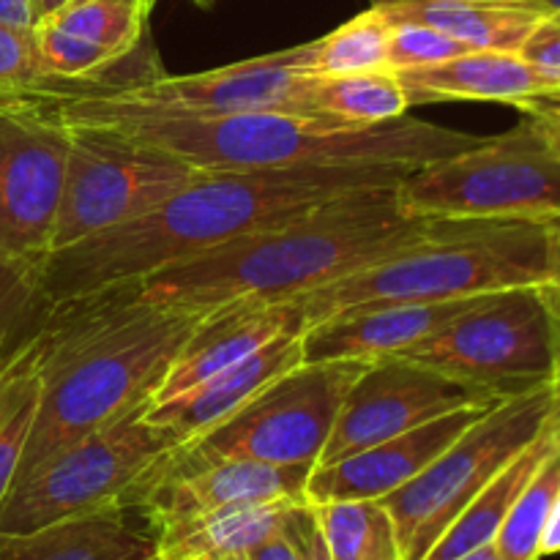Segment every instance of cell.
Returning <instances> with one entry per match:
<instances>
[{
    "label": "cell",
    "instance_id": "1",
    "mask_svg": "<svg viewBox=\"0 0 560 560\" xmlns=\"http://www.w3.org/2000/svg\"><path fill=\"white\" fill-rule=\"evenodd\" d=\"M408 167H299L202 173L145 217L104 230L42 266L44 310L142 282L217 246L301 217L323 202L399 186Z\"/></svg>",
    "mask_w": 560,
    "mask_h": 560
},
{
    "label": "cell",
    "instance_id": "2",
    "mask_svg": "<svg viewBox=\"0 0 560 560\" xmlns=\"http://www.w3.org/2000/svg\"><path fill=\"white\" fill-rule=\"evenodd\" d=\"M63 124L98 126L186 159L202 173L299 167H424L476 145L481 135L419 118L348 124L312 113L175 115L131 107L71 82L42 98Z\"/></svg>",
    "mask_w": 560,
    "mask_h": 560
},
{
    "label": "cell",
    "instance_id": "3",
    "mask_svg": "<svg viewBox=\"0 0 560 560\" xmlns=\"http://www.w3.org/2000/svg\"><path fill=\"white\" fill-rule=\"evenodd\" d=\"M441 222L405 213L397 186L355 191L173 262L131 290L153 304L202 312L233 301L299 299L424 241Z\"/></svg>",
    "mask_w": 560,
    "mask_h": 560
},
{
    "label": "cell",
    "instance_id": "4",
    "mask_svg": "<svg viewBox=\"0 0 560 560\" xmlns=\"http://www.w3.org/2000/svg\"><path fill=\"white\" fill-rule=\"evenodd\" d=\"M202 315L140 299L131 284L47 310L38 408L14 481L66 443L148 402Z\"/></svg>",
    "mask_w": 560,
    "mask_h": 560
},
{
    "label": "cell",
    "instance_id": "5",
    "mask_svg": "<svg viewBox=\"0 0 560 560\" xmlns=\"http://www.w3.org/2000/svg\"><path fill=\"white\" fill-rule=\"evenodd\" d=\"M545 222L528 219H443L424 241L405 246L350 277L299 295L304 326L348 310L421 304L545 284Z\"/></svg>",
    "mask_w": 560,
    "mask_h": 560
},
{
    "label": "cell",
    "instance_id": "6",
    "mask_svg": "<svg viewBox=\"0 0 560 560\" xmlns=\"http://www.w3.org/2000/svg\"><path fill=\"white\" fill-rule=\"evenodd\" d=\"M151 399L109 424L66 443L11 485L0 503V536L63 520L137 509L178 435L148 419Z\"/></svg>",
    "mask_w": 560,
    "mask_h": 560
},
{
    "label": "cell",
    "instance_id": "7",
    "mask_svg": "<svg viewBox=\"0 0 560 560\" xmlns=\"http://www.w3.org/2000/svg\"><path fill=\"white\" fill-rule=\"evenodd\" d=\"M399 206L419 219H560V159L520 120L503 135L410 170Z\"/></svg>",
    "mask_w": 560,
    "mask_h": 560
},
{
    "label": "cell",
    "instance_id": "8",
    "mask_svg": "<svg viewBox=\"0 0 560 560\" xmlns=\"http://www.w3.org/2000/svg\"><path fill=\"white\" fill-rule=\"evenodd\" d=\"M364 366L366 361H304L268 383L222 424L173 448L153 479L170 470L200 468L222 459L317 465L331 438L339 405Z\"/></svg>",
    "mask_w": 560,
    "mask_h": 560
},
{
    "label": "cell",
    "instance_id": "9",
    "mask_svg": "<svg viewBox=\"0 0 560 560\" xmlns=\"http://www.w3.org/2000/svg\"><path fill=\"white\" fill-rule=\"evenodd\" d=\"M397 355L495 399L520 397L550 386L556 323L539 284L501 290Z\"/></svg>",
    "mask_w": 560,
    "mask_h": 560
},
{
    "label": "cell",
    "instance_id": "10",
    "mask_svg": "<svg viewBox=\"0 0 560 560\" xmlns=\"http://www.w3.org/2000/svg\"><path fill=\"white\" fill-rule=\"evenodd\" d=\"M547 416L550 386L501 399L416 479L383 498L397 525L402 560H424L492 476L545 432Z\"/></svg>",
    "mask_w": 560,
    "mask_h": 560
},
{
    "label": "cell",
    "instance_id": "11",
    "mask_svg": "<svg viewBox=\"0 0 560 560\" xmlns=\"http://www.w3.org/2000/svg\"><path fill=\"white\" fill-rule=\"evenodd\" d=\"M66 129L69 156L49 255L145 217L202 175L186 159L118 131L69 124Z\"/></svg>",
    "mask_w": 560,
    "mask_h": 560
},
{
    "label": "cell",
    "instance_id": "12",
    "mask_svg": "<svg viewBox=\"0 0 560 560\" xmlns=\"http://www.w3.org/2000/svg\"><path fill=\"white\" fill-rule=\"evenodd\" d=\"M69 156V129L38 102L0 104V257L44 266Z\"/></svg>",
    "mask_w": 560,
    "mask_h": 560
},
{
    "label": "cell",
    "instance_id": "13",
    "mask_svg": "<svg viewBox=\"0 0 560 560\" xmlns=\"http://www.w3.org/2000/svg\"><path fill=\"white\" fill-rule=\"evenodd\" d=\"M310 44L238 60L200 74L148 77L126 85H88L91 91L131 104L175 115H233V113H310L306 93L312 82Z\"/></svg>",
    "mask_w": 560,
    "mask_h": 560
},
{
    "label": "cell",
    "instance_id": "14",
    "mask_svg": "<svg viewBox=\"0 0 560 560\" xmlns=\"http://www.w3.org/2000/svg\"><path fill=\"white\" fill-rule=\"evenodd\" d=\"M479 402H501V399L399 355L366 361L364 372L355 377L339 405L331 438L317 465L342 459L427 424L438 416Z\"/></svg>",
    "mask_w": 560,
    "mask_h": 560
},
{
    "label": "cell",
    "instance_id": "15",
    "mask_svg": "<svg viewBox=\"0 0 560 560\" xmlns=\"http://www.w3.org/2000/svg\"><path fill=\"white\" fill-rule=\"evenodd\" d=\"M315 465H268L222 459L189 470L159 474L142 492L137 509L153 534L228 506L268 501H306V481Z\"/></svg>",
    "mask_w": 560,
    "mask_h": 560
},
{
    "label": "cell",
    "instance_id": "16",
    "mask_svg": "<svg viewBox=\"0 0 560 560\" xmlns=\"http://www.w3.org/2000/svg\"><path fill=\"white\" fill-rule=\"evenodd\" d=\"M498 402L465 405L413 430L348 454L334 463L315 465L306 481V501H383L421 474L441 452H446L474 421Z\"/></svg>",
    "mask_w": 560,
    "mask_h": 560
},
{
    "label": "cell",
    "instance_id": "17",
    "mask_svg": "<svg viewBox=\"0 0 560 560\" xmlns=\"http://www.w3.org/2000/svg\"><path fill=\"white\" fill-rule=\"evenodd\" d=\"M153 0H71L33 25L38 60L55 80H96L145 38Z\"/></svg>",
    "mask_w": 560,
    "mask_h": 560
},
{
    "label": "cell",
    "instance_id": "18",
    "mask_svg": "<svg viewBox=\"0 0 560 560\" xmlns=\"http://www.w3.org/2000/svg\"><path fill=\"white\" fill-rule=\"evenodd\" d=\"M295 328H306L304 312L295 299L233 301V304L213 306L202 315L180 353L167 366L162 383L153 392L151 405L170 402L191 392L208 377L241 364L268 342Z\"/></svg>",
    "mask_w": 560,
    "mask_h": 560
},
{
    "label": "cell",
    "instance_id": "19",
    "mask_svg": "<svg viewBox=\"0 0 560 560\" xmlns=\"http://www.w3.org/2000/svg\"><path fill=\"white\" fill-rule=\"evenodd\" d=\"M421 301V304H381L339 312L315 326L304 328V361H375L397 355L424 342L432 334L463 315L479 301Z\"/></svg>",
    "mask_w": 560,
    "mask_h": 560
},
{
    "label": "cell",
    "instance_id": "20",
    "mask_svg": "<svg viewBox=\"0 0 560 560\" xmlns=\"http://www.w3.org/2000/svg\"><path fill=\"white\" fill-rule=\"evenodd\" d=\"M304 328L282 334L266 348L257 350L241 364L228 366L219 375L208 377L206 383L195 386L191 392L170 399L162 405H148V419L167 427L178 435V441H191L211 427L222 424L224 419L244 408L252 397L262 392L268 383L282 377L284 372L304 364Z\"/></svg>",
    "mask_w": 560,
    "mask_h": 560
},
{
    "label": "cell",
    "instance_id": "21",
    "mask_svg": "<svg viewBox=\"0 0 560 560\" xmlns=\"http://www.w3.org/2000/svg\"><path fill=\"white\" fill-rule=\"evenodd\" d=\"M410 107L446 102L517 104L530 98L556 96V88L520 52L470 49L438 66L397 71Z\"/></svg>",
    "mask_w": 560,
    "mask_h": 560
},
{
    "label": "cell",
    "instance_id": "22",
    "mask_svg": "<svg viewBox=\"0 0 560 560\" xmlns=\"http://www.w3.org/2000/svg\"><path fill=\"white\" fill-rule=\"evenodd\" d=\"M306 501L228 506L153 534L162 560H246L262 541L282 534Z\"/></svg>",
    "mask_w": 560,
    "mask_h": 560
},
{
    "label": "cell",
    "instance_id": "23",
    "mask_svg": "<svg viewBox=\"0 0 560 560\" xmlns=\"http://www.w3.org/2000/svg\"><path fill=\"white\" fill-rule=\"evenodd\" d=\"M0 560H162L153 534L137 530L126 512L63 520L27 534L0 536Z\"/></svg>",
    "mask_w": 560,
    "mask_h": 560
},
{
    "label": "cell",
    "instance_id": "24",
    "mask_svg": "<svg viewBox=\"0 0 560 560\" xmlns=\"http://www.w3.org/2000/svg\"><path fill=\"white\" fill-rule=\"evenodd\" d=\"M377 9L388 22H421L470 49L501 52H520L536 22L550 11L541 0H402Z\"/></svg>",
    "mask_w": 560,
    "mask_h": 560
},
{
    "label": "cell",
    "instance_id": "25",
    "mask_svg": "<svg viewBox=\"0 0 560 560\" xmlns=\"http://www.w3.org/2000/svg\"><path fill=\"white\" fill-rule=\"evenodd\" d=\"M556 446L558 441L545 427V432L530 446H525L506 468L498 470L490 485L459 512V517L448 525L446 534L438 539V545L427 552L424 560H457L479 547L492 545L520 492L525 490L530 476L539 470V465L550 457Z\"/></svg>",
    "mask_w": 560,
    "mask_h": 560
},
{
    "label": "cell",
    "instance_id": "26",
    "mask_svg": "<svg viewBox=\"0 0 560 560\" xmlns=\"http://www.w3.org/2000/svg\"><path fill=\"white\" fill-rule=\"evenodd\" d=\"M42 355L44 331L38 328L20 348L0 359V503L14 485L36 419Z\"/></svg>",
    "mask_w": 560,
    "mask_h": 560
},
{
    "label": "cell",
    "instance_id": "27",
    "mask_svg": "<svg viewBox=\"0 0 560 560\" xmlns=\"http://www.w3.org/2000/svg\"><path fill=\"white\" fill-rule=\"evenodd\" d=\"M310 512L337 560H402L397 525L383 501H323L310 503Z\"/></svg>",
    "mask_w": 560,
    "mask_h": 560
},
{
    "label": "cell",
    "instance_id": "28",
    "mask_svg": "<svg viewBox=\"0 0 560 560\" xmlns=\"http://www.w3.org/2000/svg\"><path fill=\"white\" fill-rule=\"evenodd\" d=\"M306 107L312 115H331L348 124H383L408 115L410 104L397 71L312 77Z\"/></svg>",
    "mask_w": 560,
    "mask_h": 560
},
{
    "label": "cell",
    "instance_id": "29",
    "mask_svg": "<svg viewBox=\"0 0 560 560\" xmlns=\"http://www.w3.org/2000/svg\"><path fill=\"white\" fill-rule=\"evenodd\" d=\"M392 22L383 9L370 5L337 31L310 42V71L315 77L359 74L388 69Z\"/></svg>",
    "mask_w": 560,
    "mask_h": 560
},
{
    "label": "cell",
    "instance_id": "30",
    "mask_svg": "<svg viewBox=\"0 0 560 560\" xmlns=\"http://www.w3.org/2000/svg\"><path fill=\"white\" fill-rule=\"evenodd\" d=\"M560 492V443L552 448L550 457L539 465L525 490L514 501L512 512L503 520L495 536V550L503 560H541V534H545L547 517Z\"/></svg>",
    "mask_w": 560,
    "mask_h": 560
},
{
    "label": "cell",
    "instance_id": "31",
    "mask_svg": "<svg viewBox=\"0 0 560 560\" xmlns=\"http://www.w3.org/2000/svg\"><path fill=\"white\" fill-rule=\"evenodd\" d=\"M66 80H55L38 60L33 31L0 25V104L3 102H38L60 88Z\"/></svg>",
    "mask_w": 560,
    "mask_h": 560
},
{
    "label": "cell",
    "instance_id": "32",
    "mask_svg": "<svg viewBox=\"0 0 560 560\" xmlns=\"http://www.w3.org/2000/svg\"><path fill=\"white\" fill-rule=\"evenodd\" d=\"M465 52H470L468 44L438 27L421 25V22H392V42H388V69L392 71L446 63Z\"/></svg>",
    "mask_w": 560,
    "mask_h": 560
},
{
    "label": "cell",
    "instance_id": "33",
    "mask_svg": "<svg viewBox=\"0 0 560 560\" xmlns=\"http://www.w3.org/2000/svg\"><path fill=\"white\" fill-rule=\"evenodd\" d=\"M38 304H42V266L0 257V337H11Z\"/></svg>",
    "mask_w": 560,
    "mask_h": 560
},
{
    "label": "cell",
    "instance_id": "34",
    "mask_svg": "<svg viewBox=\"0 0 560 560\" xmlns=\"http://www.w3.org/2000/svg\"><path fill=\"white\" fill-rule=\"evenodd\" d=\"M520 55L556 88V96H560V11H547L536 22L520 47Z\"/></svg>",
    "mask_w": 560,
    "mask_h": 560
},
{
    "label": "cell",
    "instance_id": "35",
    "mask_svg": "<svg viewBox=\"0 0 560 560\" xmlns=\"http://www.w3.org/2000/svg\"><path fill=\"white\" fill-rule=\"evenodd\" d=\"M523 118L539 131L552 153L560 159V96H541L517 104Z\"/></svg>",
    "mask_w": 560,
    "mask_h": 560
},
{
    "label": "cell",
    "instance_id": "36",
    "mask_svg": "<svg viewBox=\"0 0 560 560\" xmlns=\"http://www.w3.org/2000/svg\"><path fill=\"white\" fill-rule=\"evenodd\" d=\"M547 233V279L539 284L552 317H560V219L545 222Z\"/></svg>",
    "mask_w": 560,
    "mask_h": 560
},
{
    "label": "cell",
    "instance_id": "37",
    "mask_svg": "<svg viewBox=\"0 0 560 560\" xmlns=\"http://www.w3.org/2000/svg\"><path fill=\"white\" fill-rule=\"evenodd\" d=\"M293 530L295 539H299L301 545V556H304V560H337L328 552L326 541H323L320 530H317L315 517H312L310 512V503H304V506L299 509V514H295L293 520Z\"/></svg>",
    "mask_w": 560,
    "mask_h": 560
},
{
    "label": "cell",
    "instance_id": "38",
    "mask_svg": "<svg viewBox=\"0 0 560 560\" xmlns=\"http://www.w3.org/2000/svg\"><path fill=\"white\" fill-rule=\"evenodd\" d=\"M301 506H304V503H301ZM299 509H295V514H299ZM295 514H293V520H295ZM293 520H290V525L282 530V534H277V536H271L268 541H262V545L257 547V550L252 552L246 560H304V556H301L299 539H295Z\"/></svg>",
    "mask_w": 560,
    "mask_h": 560
},
{
    "label": "cell",
    "instance_id": "39",
    "mask_svg": "<svg viewBox=\"0 0 560 560\" xmlns=\"http://www.w3.org/2000/svg\"><path fill=\"white\" fill-rule=\"evenodd\" d=\"M556 323V366H552L550 381V416H547V430L560 443V317H552Z\"/></svg>",
    "mask_w": 560,
    "mask_h": 560
},
{
    "label": "cell",
    "instance_id": "40",
    "mask_svg": "<svg viewBox=\"0 0 560 560\" xmlns=\"http://www.w3.org/2000/svg\"><path fill=\"white\" fill-rule=\"evenodd\" d=\"M0 25L33 31L31 0H0Z\"/></svg>",
    "mask_w": 560,
    "mask_h": 560
},
{
    "label": "cell",
    "instance_id": "41",
    "mask_svg": "<svg viewBox=\"0 0 560 560\" xmlns=\"http://www.w3.org/2000/svg\"><path fill=\"white\" fill-rule=\"evenodd\" d=\"M541 558L545 556H560V492L550 509V517H547L545 534H541Z\"/></svg>",
    "mask_w": 560,
    "mask_h": 560
},
{
    "label": "cell",
    "instance_id": "42",
    "mask_svg": "<svg viewBox=\"0 0 560 560\" xmlns=\"http://www.w3.org/2000/svg\"><path fill=\"white\" fill-rule=\"evenodd\" d=\"M66 3H71V0H31L33 25H36V22H42L44 16L55 14V11H58V9H63Z\"/></svg>",
    "mask_w": 560,
    "mask_h": 560
},
{
    "label": "cell",
    "instance_id": "43",
    "mask_svg": "<svg viewBox=\"0 0 560 560\" xmlns=\"http://www.w3.org/2000/svg\"><path fill=\"white\" fill-rule=\"evenodd\" d=\"M457 560H503V558H501V552L495 550V545H485V547H479V550L468 552V556H463Z\"/></svg>",
    "mask_w": 560,
    "mask_h": 560
},
{
    "label": "cell",
    "instance_id": "44",
    "mask_svg": "<svg viewBox=\"0 0 560 560\" xmlns=\"http://www.w3.org/2000/svg\"><path fill=\"white\" fill-rule=\"evenodd\" d=\"M541 3H545L550 11H560V0H541Z\"/></svg>",
    "mask_w": 560,
    "mask_h": 560
},
{
    "label": "cell",
    "instance_id": "45",
    "mask_svg": "<svg viewBox=\"0 0 560 560\" xmlns=\"http://www.w3.org/2000/svg\"><path fill=\"white\" fill-rule=\"evenodd\" d=\"M392 3H402V0H372V5H392Z\"/></svg>",
    "mask_w": 560,
    "mask_h": 560
},
{
    "label": "cell",
    "instance_id": "46",
    "mask_svg": "<svg viewBox=\"0 0 560 560\" xmlns=\"http://www.w3.org/2000/svg\"><path fill=\"white\" fill-rule=\"evenodd\" d=\"M5 345H9V337H0V359H3L5 353Z\"/></svg>",
    "mask_w": 560,
    "mask_h": 560
},
{
    "label": "cell",
    "instance_id": "47",
    "mask_svg": "<svg viewBox=\"0 0 560 560\" xmlns=\"http://www.w3.org/2000/svg\"><path fill=\"white\" fill-rule=\"evenodd\" d=\"M195 3H200V5H211L213 0H195Z\"/></svg>",
    "mask_w": 560,
    "mask_h": 560
}]
</instances>
